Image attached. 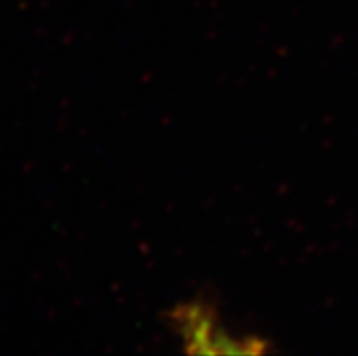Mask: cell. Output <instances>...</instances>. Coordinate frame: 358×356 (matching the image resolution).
Here are the masks:
<instances>
[{
  "instance_id": "obj_1",
  "label": "cell",
  "mask_w": 358,
  "mask_h": 356,
  "mask_svg": "<svg viewBox=\"0 0 358 356\" xmlns=\"http://www.w3.org/2000/svg\"><path fill=\"white\" fill-rule=\"evenodd\" d=\"M166 318L187 355H266L273 349L269 340L255 334L227 333L218 322L217 304L209 298L177 304Z\"/></svg>"
}]
</instances>
